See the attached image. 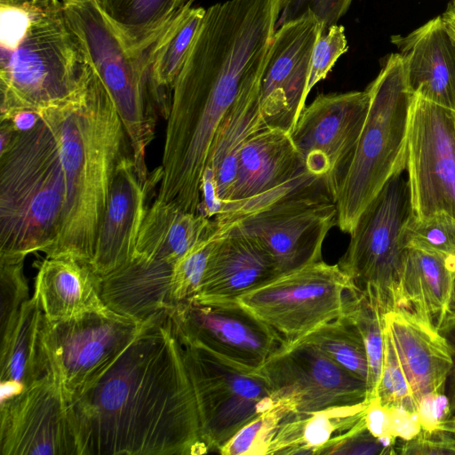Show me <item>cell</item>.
<instances>
[{
  "label": "cell",
  "instance_id": "cell-20",
  "mask_svg": "<svg viewBox=\"0 0 455 455\" xmlns=\"http://www.w3.org/2000/svg\"><path fill=\"white\" fill-rule=\"evenodd\" d=\"M162 167L140 179L132 154L119 158L99 225L90 267L102 277L127 262L134 252L150 192L160 184Z\"/></svg>",
  "mask_w": 455,
  "mask_h": 455
},
{
  "label": "cell",
  "instance_id": "cell-1",
  "mask_svg": "<svg viewBox=\"0 0 455 455\" xmlns=\"http://www.w3.org/2000/svg\"><path fill=\"white\" fill-rule=\"evenodd\" d=\"M69 406L79 455L209 452L169 315L145 323Z\"/></svg>",
  "mask_w": 455,
  "mask_h": 455
},
{
  "label": "cell",
  "instance_id": "cell-47",
  "mask_svg": "<svg viewBox=\"0 0 455 455\" xmlns=\"http://www.w3.org/2000/svg\"><path fill=\"white\" fill-rule=\"evenodd\" d=\"M451 344L453 347V365L447 379L445 395L450 402L451 416H455V342Z\"/></svg>",
  "mask_w": 455,
  "mask_h": 455
},
{
  "label": "cell",
  "instance_id": "cell-16",
  "mask_svg": "<svg viewBox=\"0 0 455 455\" xmlns=\"http://www.w3.org/2000/svg\"><path fill=\"white\" fill-rule=\"evenodd\" d=\"M319 181L307 170L291 132L264 125L239 154L232 191L221 212L243 219Z\"/></svg>",
  "mask_w": 455,
  "mask_h": 455
},
{
  "label": "cell",
  "instance_id": "cell-7",
  "mask_svg": "<svg viewBox=\"0 0 455 455\" xmlns=\"http://www.w3.org/2000/svg\"><path fill=\"white\" fill-rule=\"evenodd\" d=\"M64 16L87 60L111 96L140 180H147L146 150L155 137L157 108L148 60L127 47L96 0H60Z\"/></svg>",
  "mask_w": 455,
  "mask_h": 455
},
{
  "label": "cell",
  "instance_id": "cell-2",
  "mask_svg": "<svg viewBox=\"0 0 455 455\" xmlns=\"http://www.w3.org/2000/svg\"><path fill=\"white\" fill-rule=\"evenodd\" d=\"M267 38L232 19L204 20L172 92L156 199L198 213L212 140L241 92L260 77Z\"/></svg>",
  "mask_w": 455,
  "mask_h": 455
},
{
  "label": "cell",
  "instance_id": "cell-36",
  "mask_svg": "<svg viewBox=\"0 0 455 455\" xmlns=\"http://www.w3.org/2000/svg\"><path fill=\"white\" fill-rule=\"evenodd\" d=\"M291 411L282 401L243 427L219 451L223 455H265L274 433Z\"/></svg>",
  "mask_w": 455,
  "mask_h": 455
},
{
  "label": "cell",
  "instance_id": "cell-42",
  "mask_svg": "<svg viewBox=\"0 0 455 455\" xmlns=\"http://www.w3.org/2000/svg\"><path fill=\"white\" fill-rule=\"evenodd\" d=\"M395 453L400 455H455V433L435 428L421 429L409 440L396 441Z\"/></svg>",
  "mask_w": 455,
  "mask_h": 455
},
{
  "label": "cell",
  "instance_id": "cell-26",
  "mask_svg": "<svg viewBox=\"0 0 455 455\" xmlns=\"http://www.w3.org/2000/svg\"><path fill=\"white\" fill-rule=\"evenodd\" d=\"M454 275L455 259L407 246L395 288V307H406L439 329L451 296Z\"/></svg>",
  "mask_w": 455,
  "mask_h": 455
},
{
  "label": "cell",
  "instance_id": "cell-29",
  "mask_svg": "<svg viewBox=\"0 0 455 455\" xmlns=\"http://www.w3.org/2000/svg\"><path fill=\"white\" fill-rule=\"evenodd\" d=\"M369 402L310 412L290 411L277 426L267 454H322L364 419Z\"/></svg>",
  "mask_w": 455,
  "mask_h": 455
},
{
  "label": "cell",
  "instance_id": "cell-48",
  "mask_svg": "<svg viewBox=\"0 0 455 455\" xmlns=\"http://www.w3.org/2000/svg\"><path fill=\"white\" fill-rule=\"evenodd\" d=\"M442 16L446 22L447 28L455 44V14L447 9Z\"/></svg>",
  "mask_w": 455,
  "mask_h": 455
},
{
  "label": "cell",
  "instance_id": "cell-3",
  "mask_svg": "<svg viewBox=\"0 0 455 455\" xmlns=\"http://www.w3.org/2000/svg\"><path fill=\"white\" fill-rule=\"evenodd\" d=\"M36 112L56 139L66 186L60 230L46 257L90 264L125 130L92 68L69 96Z\"/></svg>",
  "mask_w": 455,
  "mask_h": 455
},
{
  "label": "cell",
  "instance_id": "cell-27",
  "mask_svg": "<svg viewBox=\"0 0 455 455\" xmlns=\"http://www.w3.org/2000/svg\"><path fill=\"white\" fill-rule=\"evenodd\" d=\"M34 294L51 321L109 308L101 299L100 276L74 259L46 257L38 267Z\"/></svg>",
  "mask_w": 455,
  "mask_h": 455
},
{
  "label": "cell",
  "instance_id": "cell-4",
  "mask_svg": "<svg viewBox=\"0 0 455 455\" xmlns=\"http://www.w3.org/2000/svg\"><path fill=\"white\" fill-rule=\"evenodd\" d=\"M66 186L56 139L40 119L0 152V262H20L55 243Z\"/></svg>",
  "mask_w": 455,
  "mask_h": 455
},
{
  "label": "cell",
  "instance_id": "cell-41",
  "mask_svg": "<svg viewBox=\"0 0 455 455\" xmlns=\"http://www.w3.org/2000/svg\"><path fill=\"white\" fill-rule=\"evenodd\" d=\"M394 439H379L366 427L363 419L354 428L335 439L322 454L386 455L396 454Z\"/></svg>",
  "mask_w": 455,
  "mask_h": 455
},
{
  "label": "cell",
  "instance_id": "cell-33",
  "mask_svg": "<svg viewBox=\"0 0 455 455\" xmlns=\"http://www.w3.org/2000/svg\"><path fill=\"white\" fill-rule=\"evenodd\" d=\"M294 341L318 348L367 384L369 367L364 341L356 325L347 316L328 322Z\"/></svg>",
  "mask_w": 455,
  "mask_h": 455
},
{
  "label": "cell",
  "instance_id": "cell-40",
  "mask_svg": "<svg viewBox=\"0 0 455 455\" xmlns=\"http://www.w3.org/2000/svg\"><path fill=\"white\" fill-rule=\"evenodd\" d=\"M23 262H0L1 334L9 328L22 304L29 299Z\"/></svg>",
  "mask_w": 455,
  "mask_h": 455
},
{
  "label": "cell",
  "instance_id": "cell-6",
  "mask_svg": "<svg viewBox=\"0 0 455 455\" xmlns=\"http://www.w3.org/2000/svg\"><path fill=\"white\" fill-rule=\"evenodd\" d=\"M91 69L56 0L35 17L15 50H1L0 122L17 111H38L67 98Z\"/></svg>",
  "mask_w": 455,
  "mask_h": 455
},
{
  "label": "cell",
  "instance_id": "cell-43",
  "mask_svg": "<svg viewBox=\"0 0 455 455\" xmlns=\"http://www.w3.org/2000/svg\"><path fill=\"white\" fill-rule=\"evenodd\" d=\"M418 416L421 429L433 430L451 416L450 402L445 394H430L418 403Z\"/></svg>",
  "mask_w": 455,
  "mask_h": 455
},
{
  "label": "cell",
  "instance_id": "cell-50",
  "mask_svg": "<svg viewBox=\"0 0 455 455\" xmlns=\"http://www.w3.org/2000/svg\"><path fill=\"white\" fill-rule=\"evenodd\" d=\"M447 8L455 12V0H451Z\"/></svg>",
  "mask_w": 455,
  "mask_h": 455
},
{
  "label": "cell",
  "instance_id": "cell-15",
  "mask_svg": "<svg viewBox=\"0 0 455 455\" xmlns=\"http://www.w3.org/2000/svg\"><path fill=\"white\" fill-rule=\"evenodd\" d=\"M275 401L310 412L368 400L367 384L318 348L285 341L258 368Z\"/></svg>",
  "mask_w": 455,
  "mask_h": 455
},
{
  "label": "cell",
  "instance_id": "cell-23",
  "mask_svg": "<svg viewBox=\"0 0 455 455\" xmlns=\"http://www.w3.org/2000/svg\"><path fill=\"white\" fill-rule=\"evenodd\" d=\"M391 42L403 58L412 94L455 110V44L443 16Z\"/></svg>",
  "mask_w": 455,
  "mask_h": 455
},
{
  "label": "cell",
  "instance_id": "cell-30",
  "mask_svg": "<svg viewBox=\"0 0 455 455\" xmlns=\"http://www.w3.org/2000/svg\"><path fill=\"white\" fill-rule=\"evenodd\" d=\"M188 0L148 54V82L159 114L168 118L172 92L203 22L206 9Z\"/></svg>",
  "mask_w": 455,
  "mask_h": 455
},
{
  "label": "cell",
  "instance_id": "cell-28",
  "mask_svg": "<svg viewBox=\"0 0 455 455\" xmlns=\"http://www.w3.org/2000/svg\"><path fill=\"white\" fill-rule=\"evenodd\" d=\"M214 220L155 200L148 208L132 255L174 265L212 231Z\"/></svg>",
  "mask_w": 455,
  "mask_h": 455
},
{
  "label": "cell",
  "instance_id": "cell-21",
  "mask_svg": "<svg viewBox=\"0 0 455 455\" xmlns=\"http://www.w3.org/2000/svg\"><path fill=\"white\" fill-rule=\"evenodd\" d=\"M384 329L398 355L417 403L430 394H445L453 347L435 325L417 313L395 307L384 315Z\"/></svg>",
  "mask_w": 455,
  "mask_h": 455
},
{
  "label": "cell",
  "instance_id": "cell-46",
  "mask_svg": "<svg viewBox=\"0 0 455 455\" xmlns=\"http://www.w3.org/2000/svg\"><path fill=\"white\" fill-rule=\"evenodd\" d=\"M438 330L445 336L455 331V275L451 296L444 317Z\"/></svg>",
  "mask_w": 455,
  "mask_h": 455
},
{
  "label": "cell",
  "instance_id": "cell-44",
  "mask_svg": "<svg viewBox=\"0 0 455 455\" xmlns=\"http://www.w3.org/2000/svg\"><path fill=\"white\" fill-rule=\"evenodd\" d=\"M367 429L379 439H394L392 436V410L381 405L377 398L371 399L365 411Z\"/></svg>",
  "mask_w": 455,
  "mask_h": 455
},
{
  "label": "cell",
  "instance_id": "cell-13",
  "mask_svg": "<svg viewBox=\"0 0 455 455\" xmlns=\"http://www.w3.org/2000/svg\"><path fill=\"white\" fill-rule=\"evenodd\" d=\"M406 170L414 216L455 218V110L413 95Z\"/></svg>",
  "mask_w": 455,
  "mask_h": 455
},
{
  "label": "cell",
  "instance_id": "cell-19",
  "mask_svg": "<svg viewBox=\"0 0 455 455\" xmlns=\"http://www.w3.org/2000/svg\"><path fill=\"white\" fill-rule=\"evenodd\" d=\"M322 31L311 14L275 29L259 85L266 125L293 131L305 108L312 52Z\"/></svg>",
  "mask_w": 455,
  "mask_h": 455
},
{
  "label": "cell",
  "instance_id": "cell-51",
  "mask_svg": "<svg viewBox=\"0 0 455 455\" xmlns=\"http://www.w3.org/2000/svg\"><path fill=\"white\" fill-rule=\"evenodd\" d=\"M447 9H448V8H447ZM448 10H450V9H448ZM450 11H451V12H452L455 14V12H453V11H451V10H450Z\"/></svg>",
  "mask_w": 455,
  "mask_h": 455
},
{
  "label": "cell",
  "instance_id": "cell-11",
  "mask_svg": "<svg viewBox=\"0 0 455 455\" xmlns=\"http://www.w3.org/2000/svg\"><path fill=\"white\" fill-rule=\"evenodd\" d=\"M144 324L110 308L55 321L45 318L43 338L48 372L59 380L68 403L112 363Z\"/></svg>",
  "mask_w": 455,
  "mask_h": 455
},
{
  "label": "cell",
  "instance_id": "cell-10",
  "mask_svg": "<svg viewBox=\"0 0 455 455\" xmlns=\"http://www.w3.org/2000/svg\"><path fill=\"white\" fill-rule=\"evenodd\" d=\"M355 287L338 263L322 259L278 275L236 303L291 342L342 316Z\"/></svg>",
  "mask_w": 455,
  "mask_h": 455
},
{
  "label": "cell",
  "instance_id": "cell-35",
  "mask_svg": "<svg viewBox=\"0 0 455 455\" xmlns=\"http://www.w3.org/2000/svg\"><path fill=\"white\" fill-rule=\"evenodd\" d=\"M405 247L415 246L455 259V218L445 212L411 218L404 225Z\"/></svg>",
  "mask_w": 455,
  "mask_h": 455
},
{
  "label": "cell",
  "instance_id": "cell-34",
  "mask_svg": "<svg viewBox=\"0 0 455 455\" xmlns=\"http://www.w3.org/2000/svg\"><path fill=\"white\" fill-rule=\"evenodd\" d=\"M379 306L355 287L349 295L345 314L358 328L364 341L368 359V400L376 397L384 359V316Z\"/></svg>",
  "mask_w": 455,
  "mask_h": 455
},
{
  "label": "cell",
  "instance_id": "cell-38",
  "mask_svg": "<svg viewBox=\"0 0 455 455\" xmlns=\"http://www.w3.org/2000/svg\"><path fill=\"white\" fill-rule=\"evenodd\" d=\"M352 0H280V11L276 27L313 15L323 31L338 24V20L347 12Z\"/></svg>",
  "mask_w": 455,
  "mask_h": 455
},
{
  "label": "cell",
  "instance_id": "cell-24",
  "mask_svg": "<svg viewBox=\"0 0 455 455\" xmlns=\"http://www.w3.org/2000/svg\"><path fill=\"white\" fill-rule=\"evenodd\" d=\"M259 85V79L241 92L217 129L201 183V198L205 204H218L221 209L228 201L239 154L247 140L266 125Z\"/></svg>",
  "mask_w": 455,
  "mask_h": 455
},
{
  "label": "cell",
  "instance_id": "cell-18",
  "mask_svg": "<svg viewBox=\"0 0 455 455\" xmlns=\"http://www.w3.org/2000/svg\"><path fill=\"white\" fill-rule=\"evenodd\" d=\"M172 328L219 355L258 369L284 342L270 326L235 303L188 299L169 313Z\"/></svg>",
  "mask_w": 455,
  "mask_h": 455
},
{
  "label": "cell",
  "instance_id": "cell-17",
  "mask_svg": "<svg viewBox=\"0 0 455 455\" xmlns=\"http://www.w3.org/2000/svg\"><path fill=\"white\" fill-rule=\"evenodd\" d=\"M0 447L3 455H79L69 403L51 372L1 401Z\"/></svg>",
  "mask_w": 455,
  "mask_h": 455
},
{
  "label": "cell",
  "instance_id": "cell-5",
  "mask_svg": "<svg viewBox=\"0 0 455 455\" xmlns=\"http://www.w3.org/2000/svg\"><path fill=\"white\" fill-rule=\"evenodd\" d=\"M368 115L355 155L334 200L337 225L350 234L370 202L395 174L406 169L407 134L413 94L400 53L388 55L367 87Z\"/></svg>",
  "mask_w": 455,
  "mask_h": 455
},
{
  "label": "cell",
  "instance_id": "cell-31",
  "mask_svg": "<svg viewBox=\"0 0 455 455\" xmlns=\"http://www.w3.org/2000/svg\"><path fill=\"white\" fill-rule=\"evenodd\" d=\"M44 320L40 301L33 293L1 334V382H15L26 387L48 372L43 338Z\"/></svg>",
  "mask_w": 455,
  "mask_h": 455
},
{
  "label": "cell",
  "instance_id": "cell-14",
  "mask_svg": "<svg viewBox=\"0 0 455 455\" xmlns=\"http://www.w3.org/2000/svg\"><path fill=\"white\" fill-rule=\"evenodd\" d=\"M370 104L367 88L320 94L305 107L291 133L307 170L325 183L333 198L355 155Z\"/></svg>",
  "mask_w": 455,
  "mask_h": 455
},
{
  "label": "cell",
  "instance_id": "cell-39",
  "mask_svg": "<svg viewBox=\"0 0 455 455\" xmlns=\"http://www.w3.org/2000/svg\"><path fill=\"white\" fill-rule=\"evenodd\" d=\"M347 42L342 25H332L318 36L312 52L307 93L324 79L338 59L347 52Z\"/></svg>",
  "mask_w": 455,
  "mask_h": 455
},
{
  "label": "cell",
  "instance_id": "cell-37",
  "mask_svg": "<svg viewBox=\"0 0 455 455\" xmlns=\"http://www.w3.org/2000/svg\"><path fill=\"white\" fill-rule=\"evenodd\" d=\"M387 408L418 413V403L398 355L384 329V359L376 397Z\"/></svg>",
  "mask_w": 455,
  "mask_h": 455
},
{
  "label": "cell",
  "instance_id": "cell-12",
  "mask_svg": "<svg viewBox=\"0 0 455 455\" xmlns=\"http://www.w3.org/2000/svg\"><path fill=\"white\" fill-rule=\"evenodd\" d=\"M259 240L281 274L322 260L323 241L337 225V206L324 182L304 187L239 220Z\"/></svg>",
  "mask_w": 455,
  "mask_h": 455
},
{
  "label": "cell",
  "instance_id": "cell-32",
  "mask_svg": "<svg viewBox=\"0 0 455 455\" xmlns=\"http://www.w3.org/2000/svg\"><path fill=\"white\" fill-rule=\"evenodd\" d=\"M188 0H96L124 43L138 56L148 54Z\"/></svg>",
  "mask_w": 455,
  "mask_h": 455
},
{
  "label": "cell",
  "instance_id": "cell-45",
  "mask_svg": "<svg viewBox=\"0 0 455 455\" xmlns=\"http://www.w3.org/2000/svg\"><path fill=\"white\" fill-rule=\"evenodd\" d=\"M41 117L35 110L23 109L15 112L9 120L15 131L27 132L34 128Z\"/></svg>",
  "mask_w": 455,
  "mask_h": 455
},
{
  "label": "cell",
  "instance_id": "cell-25",
  "mask_svg": "<svg viewBox=\"0 0 455 455\" xmlns=\"http://www.w3.org/2000/svg\"><path fill=\"white\" fill-rule=\"evenodd\" d=\"M173 265L141 256L100 277V295L114 312L140 323L169 315Z\"/></svg>",
  "mask_w": 455,
  "mask_h": 455
},
{
  "label": "cell",
  "instance_id": "cell-9",
  "mask_svg": "<svg viewBox=\"0 0 455 455\" xmlns=\"http://www.w3.org/2000/svg\"><path fill=\"white\" fill-rule=\"evenodd\" d=\"M412 215L408 180L395 174L359 216L338 263L383 314L395 307L406 248L402 231Z\"/></svg>",
  "mask_w": 455,
  "mask_h": 455
},
{
  "label": "cell",
  "instance_id": "cell-8",
  "mask_svg": "<svg viewBox=\"0 0 455 455\" xmlns=\"http://www.w3.org/2000/svg\"><path fill=\"white\" fill-rule=\"evenodd\" d=\"M172 330L193 387L202 440L209 451L219 452L274 405L271 390L258 369L228 360Z\"/></svg>",
  "mask_w": 455,
  "mask_h": 455
},
{
  "label": "cell",
  "instance_id": "cell-22",
  "mask_svg": "<svg viewBox=\"0 0 455 455\" xmlns=\"http://www.w3.org/2000/svg\"><path fill=\"white\" fill-rule=\"evenodd\" d=\"M238 222L217 243L192 299L235 303L243 293L281 274L266 247L243 232Z\"/></svg>",
  "mask_w": 455,
  "mask_h": 455
},
{
  "label": "cell",
  "instance_id": "cell-49",
  "mask_svg": "<svg viewBox=\"0 0 455 455\" xmlns=\"http://www.w3.org/2000/svg\"><path fill=\"white\" fill-rule=\"evenodd\" d=\"M437 428L455 433V416H451L442 421Z\"/></svg>",
  "mask_w": 455,
  "mask_h": 455
}]
</instances>
